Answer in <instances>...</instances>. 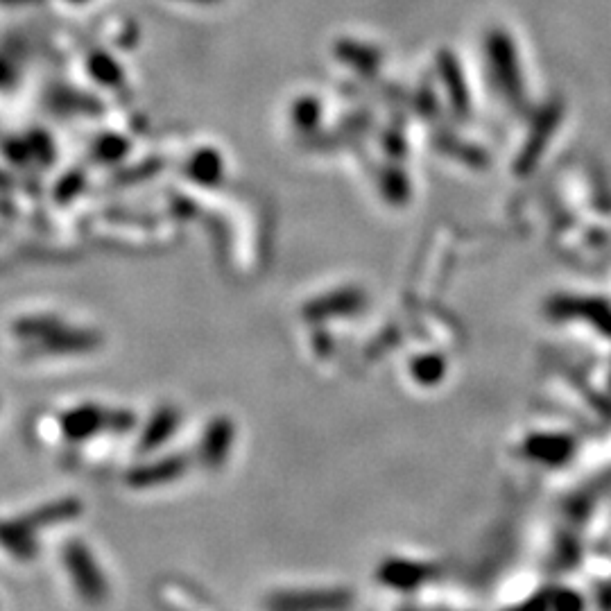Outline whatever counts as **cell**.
<instances>
[{"mask_svg": "<svg viewBox=\"0 0 611 611\" xmlns=\"http://www.w3.org/2000/svg\"><path fill=\"white\" fill-rule=\"evenodd\" d=\"M186 3H218V0H186Z\"/></svg>", "mask_w": 611, "mask_h": 611, "instance_id": "obj_1", "label": "cell"}, {"mask_svg": "<svg viewBox=\"0 0 611 611\" xmlns=\"http://www.w3.org/2000/svg\"><path fill=\"white\" fill-rule=\"evenodd\" d=\"M71 3H84V0H71Z\"/></svg>", "mask_w": 611, "mask_h": 611, "instance_id": "obj_2", "label": "cell"}]
</instances>
